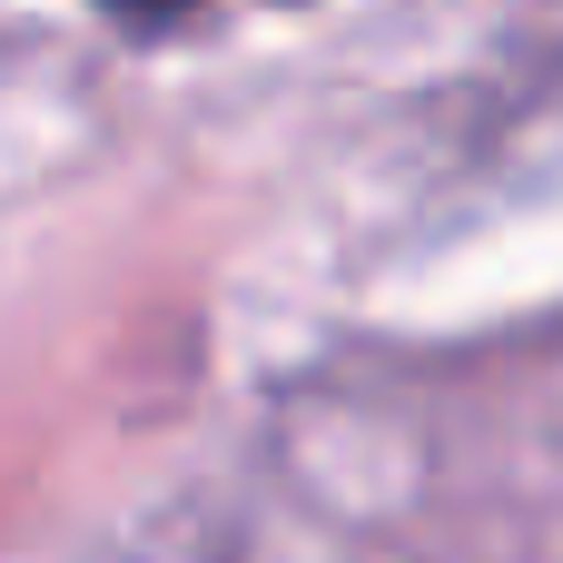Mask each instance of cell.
Returning <instances> with one entry per match:
<instances>
[{
  "label": "cell",
  "mask_w": 563,
  "mask_h": 563,
  "mask_svg": "<svg viewBox=\"0 0 563 563\" xmlns=\"http://www.w3.org/2000/svg\"><path fill=\"white\" fill-rule=\"evenodd\" d=\"M109 10H188V0H109Z\"/></svg>",
  "instance_id": "6da1fadb"
}]
</instances>
